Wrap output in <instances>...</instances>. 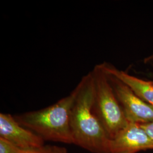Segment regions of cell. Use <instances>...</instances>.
<instances>
[{
  "label": "cell",
  "mask_w": 153,
  "mask_h": 153,
  "mask_svg": "<svg viewBox=\"0 0 153 153\" xmlns=\"http://www.w3.org/2000/svg\"><path fill=\"white\" fill-rule=\"evenodd\" d=\"M81 82L71 113L73 144L93 153H110L111 139L93 110L95 85L92 71Z\"/></svg>",
  "instance_id": "obj_1"
},
{
  "label": "cell",
  "mask_w": 153,
  "mask_h": 153,
  "mask_svg": "<svg viewBox=\"0 0 153 153\" xmlns=\"http://www.w3.org/2000/svg\"><path fill=\"white\" fill-rule=\"evenodd\" d=\"M81 87L80 81L71 94L43 109L14 116L16 121L45 140L73 143L70 120L71 108Z\"/></svg>",
  "instance_id": "obj_2"
},
{
  "label": "cell",
  "mask_w": 153,
  "mask_h": 153,
  "mask_svg": "<svg viewBox=\"0 0 153 153\" xmlns=\"http://www.w3.org/2000/svg\"><path fill=\"white\" fill-rule=\"evenodd\" d=\"M95 85L93 110L104 127L110 139L129 123L116 97L109 76L100 65L93 71Z\"/></svg>",
  "instance_id": "obj_3"
},
{
  "label": "cell",
  "mask_w": 153,
  "mask_h": 153,
  "mask_svg": "<svg viewBox=\"0 0 153 153\" xmlns=\"http://www.w3.org/2000/svg\"><path fill=\"white\" fill-rule=\"evenodd\" d=\"M108 76L127 120L140 125L153 122V106L138 97L123 82Z\"/></svg>",
  "instance_id": "obj_4"
},
{
  "label": "cell",
  "mask_w": 153,
  "mask_h": 153,
  "mask_svg": "<svg viewBox=\"0 0 153 153\" xmlns=\"http://www.w3.org/2000/svg\"><path fill=\"white\" fill-rule=\"evenodd\" d=\"M0 137L25 151L44 146L43 138L20 125L13 116L8 114H0Z\"/></svg>",
  "instance_id": "obj_5"
},
{
  "label": "cell",
  "mask_w": 153,
  "mask_h": 153,
  "mask_svg": "<svg viewBox=\"0 0 153 153\" xmlns=\"http://www.w3.org/2000/svg\"><path fill=\"white\" fill-rule=\"evenodd\" d=\"M153 149V141L141 126L129 123L110 142V153H137Z\"/></svg>",
  "instance_id": "obj_6"
},
{
  "label": "cell",
  "mask_w": 153,
  "mask_h": 153,
  "mask_svg": "<svg viewBox=\"0 0 153 153\" xmlns=\"http://www.w3.org/2000/svg\"><path fill=\"white\" fill-rule=\"evenodd\" d=\"M100 66L107 74L123 82L138 97L153 107V81H145L133 76L107 63Z\"/></svg>",
  "instance_id": "obj_7"
},
{
  "label": "cell",
  "mask_w": 153,
  "mask_h": 153,
  "mask_svg": "<svg viewBox=\"0 0 153 153\" xmlns=\"http://www.w3.org/2000/svg\"><path fill=\"white\" fill-rule=\"evenodd\" d=\"M25 151L5 139L0 137V153H23Z\"/></svg>",
  "instance_id": "obj_8"
},
{
  "label": "cell",
  "mask_w": 153,
  "mask_h": 153,
  "mask_svg": "<svg viewBox=\"0 0 153 153\" xmlns=\"http://www.w3.org/2000/svg\"><path fill=\"white\" fill-rule=\"evenodd\" d=\"M140 126H141L142 129L146 131L148 136L153 141V122L143 124H140Z\"/></svg>",
  "instance_id": "obj_9"
},
{
  "label": "cell",
  "mask_w": 153,
  "mask_h": 153,
  "mask_svg": "<svg viewBox=\"0 0 153 153\" xmlns=\"http://www.w3.org/2000/svg\"><path fill=\"white\" fill-rule=\"evenodd\" d=\"M23 153H52V146H44L43 148L25 151Z\"/></svg>",
  "instance_id": "obj_10"
},
{
  "label": "cell",
  "mask_w": 153,
  "mask_h": 153,
  "mask_svg": "<svg viewBox=\"0 0 153 153\" xmlns=\"http://www.w3.org/2000/svg\"><path fill=\"white\" fill-rule=\"evenodd\" d=\"M52 153H68L65 148L57 146H52Z\"/></svg>",
  "instance_id": "obj_11"
}]
</instances>
